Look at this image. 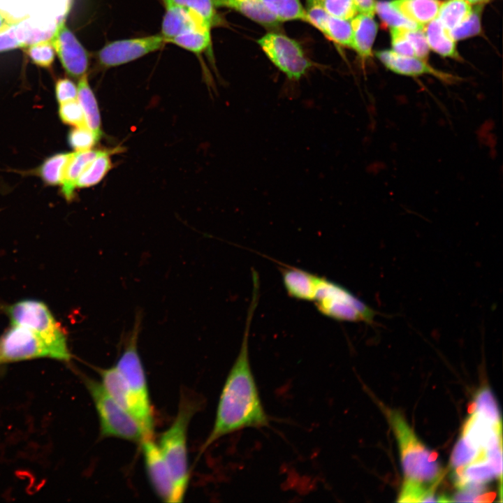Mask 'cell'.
Segmentation results:
<instances>
[{
  "instance_id": "cell-20",
  "label": "cell",
  "mask_w": 503,
  "mask_h": 503,
  "mask_svg": "<svg viewBox=\"0 0 503 503\" xmlns=\"http://www.w3.org/2000/svg\"><path fill=\"white\" fill-rule=\"evenodd\" d=\"M391 3L406 17L422 26L437 18L442 3L439 0H393Z\"/></svg>"
},
{
  "instance_id": "cell-7",
  "label": "cell",
  "mask_w": 503,
  "mask_h": 503,
  "mask_svg": "<svg viewBox=\"0 0 503 503\" xmlns=\"http://www.w3.org/2000/svg\"><path fill=\"white\" fill-rule=\"evenodd\" d=\"M85 384L96 407L102 437L138 443L146 438L137 421L110 396L101 381L86 378Z\"/></svg>"
},
{
  "instance_id": "cell-17",
  "label": "cell",
  "mask_w": 503,
  "mask_h": 503,
  "mask_svg": "<svg viewBox=\"0 0 503 503\" xmlns=\"http://www.w3.org/2000/svg\"><path fill=\"white\" fill-rule=\"evenodd\" d=\"M282 276L285 289L291 297L313 302L321 277L291 266L282 270Z\"/></svg>"
},
{
  "instance_id": "cell-46",
  "label": "cell",
  "mask_w": 503,
  "mask_h": 503,
  "mask_svg": "<svg viewBox=\"0 0 503 503\" xmlns=\"http://www.w3.org/2000/svg\"><path fill=\"white\" fill-rule=\"evenodd\" d=\"M358 11L373 16L375 12L374 0H352Z\"/></svg>"
},
{
  "instance_id": "cell-5",
  "label": "cell",
  "mask_w": 503,
  "mask_h": 503,
  "mask_svg": "<svg viewBox=\"0 0 503 503\" xmlns=\"http://www.w3.org/2000/svg\"><path fill=\"white\" fill-rule=\"evenodd\" d=\"M389 419L397 438L405 478L437 486L443 472L436 453L424 446L400 414L391 411Z\"/></svg>"
},
{
  "instance_id": "cell-2",
  "label": "cell",
  "mask_w": 503,
  "mask_h": 503,
  "mask_svg": "<svg viewBox=\"0 0 503 503\" xmlns=\"http://www.w3.org/2000/svg\"><path fill=\"white\" fill-rule=\"evenodd\" d=\"M73 0H0V15L20 48L50 39ZM2 30V31H3Z\"/></svg>"
},
{
  "instance_id": "cell-11",
  "label": "cell",
  "mask_w": 503,
  "mask_h": 503,
  "mask_svg": "<svg viewBox=\"0 0 503 503\" xmlns=\"http://www.w3.org/2000/svg\"><path fill=\"white\" fill-rule=\"evenodd\" d=\"M165 44V40L160 34L115 41L99 51L98 61L103 68L118 66L157 51Z\"/></svg>"
},
{
  "instance_id": "cell-45",
  "label": "cell",
  "mask_w": 503,
  "mask_h": 503,
  "mask_svg": "<svg viewBox=\"0 0 503 503\" xmlns=\"http://www.w3.org/2000/svg\"><path fill=\"white\" fill-rule=\"evenodd\" d=\"M484 455L496 472L497 478H500L501 481L502 474V443L484 450Z\"/></svg>"
},
{
  "instance_id": "cell-14",
  "label": "cell",
  "mask_w": 503,
  "mask_h": 503,
  "mask_svg": "<svg viewBox=\"0 0 503 503\" xmlns=\"http://www.w3.org/2000/svg\"><path fill=\"white\" fill-rule=\"evenodd\" d=\"M461 437L476 449L486 450L502 443V423L495 424L481 413L473 411L463 425Z\"/></svg>"
},
{
  "instance_id": "cell-30",
  "label": "cell",
  "mask_w": 503,
  "mask_h": 503,
  "mask_svg": "<svg viewBox=\"0 0 503 503\" xmlns=\"http://www.w3.org/2000/svg\"><path fill=\"white\" fill-rule=\"evenodd\" d=\"M437 485L427 484L406 479L398 496L399 502H437L435 495Z\"/></svg>"
},
{
  "instance_id": "cell-29",
  "label": "cell",
  "mask_w": 503,
  "mask_h": 503,
  "mask_svg": "<svg viewBox=\"0 0 503 503\" xmlns=\"http://www.w3.org/2000/svg\"><path fill=\"white\" fill-rule=\"evenodd\" d=\"M73 153H59L48 158L39 168V175L49 185L61 184Z\"/></svg>"
},
{
  "instance_id": "cell-39",
  "label": "cell",
  "mask_w": 503,
  "mask_h": 503,
  "mask_svg": "<svg viewBox=\"0 0 503 503\" xmlns=\"http://www.w3.org/2000/svg\"><path fill=\"white\" fill-rule=\"evenodd\" d=\"M59 115L65 124L74 127L87 126L82 109L77 99L61 103Z\"/></svg>"
},
{
  "instance_id": "cell-44",
  "label": "cell",
  "mask_w": 503,
  "mask_h": 503,
  "mask_svg": "<svg viewBox=\"0 0 503 503\" xmlns=\"http://www.w3.org/2000/svg\"><path fill=\"white\" fill-rule=\"evenodd\" d=\"M56 98L59 104L77 99L78 89L68 78H60L55 85Z\"/></svg>"
},
{
  "instance_id": "cell-27",
  "label": "cell",
  "mask_w": 503,
  "mask_h": 503,
  "mask_svg": "<svg viewBox=\"0 0 503 503\" xmlns=\"http://www.w3.org/2000/svg\"><path fill=\"white\" fill-rule=\"evenodd\" d=\"M472 8L467 0H448L442 2L437 18L448 30H451L470 15Z\"/></svg>"
},
{
  "instance_id": "cell-38",
  "label": "cell",
  "mask_w": 503,
  "mask_h": 503,
  "mask_svg": "<svg viewBox=\"0 0 503 503\" xmlns=\"http://www.w3.org/2000/svg\"><path fill=\"white\" fill-rule=\"evenodd\" d=\"M480 30V9L474 8L467 19L455 28L449 30V33L451 38L456 41L476 35Z\"/></svg>"
},
{
  "instance_id": "cell-40",
  "label": "cell",
  "mask_w": 503,
  "mask_h": 503,
  "mask_svg": "<svg viewBox=\"0 0 503 503\" xmlns=\"http://www.w3.org/2000/svg\"><path fill=\"white\" fill-rule=\"evenodd\" d=\"M323 5L329 15L349 21L358 13L352 0H323Z\"/></svg>"
},
{
  "instance_id": "cell-24",
  "label": "cell",
  "mask_w": 503,
  "mask_h": 503,
  "mask_svg": "<svg viewBox=\"0 0 503 503\" xmlns=\"http://www.w3.org/2000/svg\"><path fill=\"white\" fill-rule=\"evenodd\" d=\"M99 373L101 378V382L107 393L119 405L131 415L129 395L124 381L116 367L113 366L99 370Z\"/></svg>"
},
{
  "instance_id": "cell-21",
  "label": "cell",
  "mask_w": 503,
  "mask_h": 503,
  "mask_svg": "<svg viewBox=\"0 0 503 503\" xmlns=\"http://www.w3.org/2000/svg\"><path fill=\"white\" fill-rule=\"evenodd\" d=\"M100 152L101 150H89L73 153L61 184V193L67 201H70L73 198L79 177Z\"/></svg>"
},
{
  "instance_id": "cell-42",
  "label": "cell",
  "mask_w": 503,
  "mask_h": 503,
  "mask_svg": "<svg viewBox=\"0 0 503 503\" xmlns=\"http://www.w3.org/2000/svg\"><path fill=\"white\" fill-rule=\"evenodd\" d=\"M405 29L391 28V43L393 51L398 54L415 57L414 47L404 34Z\"/></svg>"
},
{
  "instance_id": "cell-36",
  "label": "cell",
  "mask_w": 503,
  "mask_h": 503,
  "mask_svg": "<svg viewBox=\"0 0 503 503\" xmlns=\"http://www.w3.org/2000/svg\"><path fill=\"white\" fill-rule=\"evenodd\" d=\"M87 126L74 127L68 136V143L76 152L91 150L101 138Z\"/></svg>"
},
{
  "instance_id": "cell-35",
  "label": "cell",
  "mask_w": 503,
  "mask_h": 503,
  "mask_svg": "<svg viewBox=\"0 0 503 503\" xmlns=\"http://www.w3.org/2000/svg\"><path fill=\"white\" fill-rule=\"evenodd\" d=\"M25 48L27 55L37 66L50 68L53 64L55 51L50 39L36 42Z\"/></svg>"
},
{
  "instance_id": "cell-32",
  "label": "cell",
  "mask_w": 503,
  "mask_h": 503,
  "mask_svg": "<svg viewBox=\"0 0 503 503\" xmlns=\"http://www.w3.org/2000/svg\"><path fill=\"white\" fill-rule=\"evenodd\" d=\"M322 34L337 44L352 48L353 31L349 20L328 15Z\"/></svg>"
},
{
  "instance_id": "cell-43",
  "label": "cell",
  "mask_w": 503,
  "mask_h": 503,
  "mask_svg": "<svg viewBox=\"0 0 503 503\" xmlns=\"http://www.w3.org/2000/svg\"><path fill=\"white\" fill-rule=\"evenodd\" d=\"M404 34L411 43L415 52V57L425 60L428 58L429 46L423 29H404Z\"/></svg>"
},
{
  "instance_id": "cell-41",
  "label": "cell",
  "mask_w": 503,
  "mask_h": 503,
  "mask_svg": "<svg viewBox=\"0 0 503 503\" xmlns=\"http://www.w3.org/2000/svg\"><path fill=\"white\" fill-rule=\"evenodd\" d=\"M305 22L317 29L321 33L328 14L323 5V0H306Z\"/></svg>"
},
{
  "instance_id": "cell-26",
  "label": "cell",
  "mask_w": 503,
  "mask_h": 503,
  "mask_svg": "<svg viewBox=\"0 0 503 503\" xmlns=\"http://www.w3.org/2000/svg\"><path fill=\"white\" fill-rule=\"evenodd\" d=\"M280 23L305 20V10L300 0H260Z\"/></svg>"
},
{
  "instance_id": "cell-18",
  "label": "cell",
  "mask_w": 503,
  "mask_h": 503,
  "mask_svg": "<svg viewBox=\"0 0 503 503\" xmlns=\"http://www.w3.org/2000/svg\"><path fill=\"white\" fill-rule=\"evenodd\" d=\"M215 7H225L237 11L251 20L277 31L280 22L265 8L260 0H212Z\"/></svg>"
},
{
  "instance_id": "cell-8",
  "label": "cell",
  "mask_w": 503,
  "mask_h": 503,
  "mask_svg": "<svg viewBox=\"0 0 503 503\" xmlns=\"http://www.w3.org/2000/svg\"><path fill=\"white\" fill-rule=\"evenodd\" d=\"M318 311L338 321L372 323L376 313L373 309L344 286L320 277L314 299Z\"/></svg>"
},
{
  "instance_id": "cell-37",
  "label": "cell",
  "mask_w": 503,
  "mask_h": 503,
  "mask_svg": "<svg viewBox=\"0 0 503 503\" xmlns=\"http://www.w3.org/2000/svg\"><path fill=\"white\" fill-rule=\"evenodd\" d=\"M481 452L461 437L453 450L451 465L454 469L463 467L474 460Z\"/></svg>"
},
{
  "instance_id": "cell-3",
  "label": "cell",
  "mask_w": 503,
  "mask_h": 503,
  "mask_svg": "<svg viewBox=\"0 0 503 503\" xmlns=\"http://www.w3.org/2000/svg\"><path fill=\"white\" fill-rule=\"evenodd\" d=\"M199 408L196 399L181 397L177 415L160 437L159 447L169 467L174 483L173 503L182 502L189 482L187 437L189 422Z\"/></svg>"
},
{
  "instance_id": "cell-12",
  "label": "cell",
  "mask_w": 503,
  "mask_h": 503,
  "mask_svg": "<svg viewBox=\"0 0 503 503\" xmlns=\"http://www.w3.org/2000/svg\"><path fill=\"white\" fill-rule=\"evenodd\" d=\"M65 22H60L50 41L66 73L72 77L80 78L88 68V54Z\"/></svg>"
},
{
  "instance_id": "cell-22",
  "label": "cell",
  "mask_w": 503,
  "mask_h": 503,
  "mask_svg": "<svg viewBox=\"0 0 503 503\" xmlns=\"http://www.w3.org/2000/svg\"><path fill=\"white\" fill-rule=\"evenodd\" d=\"M77 89V100L82 109L87 126L94 133L101 136L99 105L89 84L87 74H84L80 78Z\"/></svg>"
},
{
  "instance_id": "cell-48",
  "label": "cell",
  "mask_w": 503,
  "mask_h": 503,
  "mask_svg": "<svg viewBox=\"0 0 503 503\" xmlns=\"http://www.w3.org/2000/svg\"><path fill=\"white\" fill-rule=\"evenodd\" d=\"M467 1L468 2H469L470 3H474L480 2L483 0H467Z\"/></svg>"
},
{
  "instance_id": "cell-15",
  "label": "cell",
  "mask_w": 503,
  "mask_h": 503,
  "mask_svg": "<svg viewBox=\"0 0 503 503\" xmlns=\"http://www.w3.org/2000/svg\"><path fill=\"white\" fill-rule=\"evenodd\" d=\"M376 55L386 67L398 74L408 76L430 74L446 82H452L456 79L450 74L433 68L416 57L400 55L393 50L379 51Z\"/></svg>"
},
{
  "instance_id": "cell-4",
  "label": "cell",
  "mask_w": 503,
  "mask_h": 503,
  "mask_svg": "<svg viewBox=\"0 0 503 503\" xmlns=\"http://www.w3.org/2000/svg\"><path fill=\"white\" fill-rule=\"evenodd\" d=\"M141 319V314L137 313L133 329L115 367L126 385L131 404V415L148 438L153 437L154 423L146 376L137 349Z\"/></svg>"
},
{
  "instance_id": "cell-47",
  "label": "cell",
  "mask_w": 503,
  "mask_h": 503,
  "mask_svg": "<svg viewBox=\"0 0 503 503\" xmlns=\"http://www.w3.org/2000/svg\"><path fill=\"white\" fill-rule=\"evenodd\" d=\"M6 27V22L2 17V16L0 15V31L4 29Z\"/></svg>"
},
{
  "instance_id": "cell-34",
  "label": "cell",
  "mask_w": 503,
  "mask_h": 503,
  "mask_svg": "<svg viewBox=\"0 0 503 503\" xmlns=\"http://www.w3.org/2000/svg\"><path fill=\"white\" fill-rule=\"evenodd\" d=\"M469 411L481 413L495 424L501 423L497 402L491 391L487 388H483L477 393Z\"/></svg>"
},
{
  "instance_id": "cell-10",
  "label": "cell",
  "mask_w": 503,
  "mask_h": 503,
  "mask_svg": "<svg viewBox=\"0 0 503 503\" xmlns=\"http://www.w3.org/2000/svg\"><path fill=\"white\" fill-rule=\"evenodd\" d=\"M40 358L54 359L50 346L33 330L12 324L0 337V364Z\"/></svg>"
},
{
  "instance_id": "cell-13",
  "label": "cell",
  "mask_w": 503,
  "mask_h": 503,
  "mask_svg": "<svg viewBox=\"0 0 503 503\" xmlns=\"http://www.w3.org/2000/svg\"><path fill=\"white\" fill-rule=\"evenodd\" d=\"M140 444L145 469L154 490L162 501L173 503V480L158 444L153 437L145 438Z\"/></svg>"
},
{
  "instance_id": "cell-28",
  "label": "cell",
  "mask_w": 503,
  "mask_h": 503,
  "mask_svg": "<svg viewBox=\"0 0 503 503\" xmlns=\"http://www.w3.org/2000/svg\"><path fill=\"white\" fill-rule=\"evenodd\" d=\"M161 1L165 7H180L197 14L211 27L222 23L212 0H161Z\"/></svg>"
},
{
  "instance_id": "cell-6",
  "label": "cell",
  "mask_w": 503,
  "mask_h": 503,
  "mask_svg": "<svg viewBox=\"0 0 503 503\" xmlns=\"http://www.w3.org/2000/svg\"><path fill=\"white\" fill-rule=\"evenodd\" d=\"M6 312L11 324L24 326L41 337L52 350L55 360H70L66 334L44 302L22 300L8 306Z\"/></svg>"
},
{
  "instance_id": "cell-9",
  "label": "cell",
  "mask_w": 503,
  "mask_h": 503,
  "mask_svg": "<svg viewBox=\"0 0 503 503\" xmlns=\"http://www.w3.org/2000/svg\"><path fill=\"white\" fill-rule=\"evenodd\" d=\"M270 61L291 81H298L313 66L296 40L271 31L257 41Z\"/></svg>"
},
{
  "instance_id": "cell-25",
  "label": "cell",
  "mask_w": 503,
  "mask_h": 503,
  "mask_svg": "<svg viewBox=\"0 0 503 503\" xmlns=\"http://www.w3.org/2000/svg\"><path fill=\"white\" fill-rule=\"evenodd\" d=\"M112 151L101 150L79 177L76 187H90L100 182L112 168Z\"/></svg>"
},
{
  "instance_id": "cell-16",
  "label": "cell",
  "mask_w": 503,
  "mask_h": 503,
  "mask_svg": "<svg viewBox=\"0 0 503 503\" xmlns=\"http://www.w3.org/2000/svg\"><path fill=\"white\" fill-rule=\"evenodd\" d=\"M161 31L166 43L174 37L194 29H209L211 26L197 14L177 6H166Z\"/></svg>"
},
{
  "instance_id": "cell-31",
  "label": "cell",
  "mask_w": 503,
  "mask_h": 503,
  "mask_svg": "<svg viewBox=\"0 0 503 503\" xmlns=\"http://www.w3.org/2000/svg\"><path fill=\"white\" fill-rule=\"evenodd\" d=\"M188 51L200 54L211 45L210 30L194 29L181 34L168 41Z\"/></svg>"
},
{
  "instance_id": "cell-33",
  "label": "cell",
  "mask_w": 503,
  "mask_h": 503,
  "mask_svg": "<svg viewBox=\"0 0 503 503\" xmlns=\"http://www.w3.org/2000/svg\"><path fill=\"white\" fill-rule=\"evenodd\" d=\"M375 11L381 19L391 28H400L407 29H421L420 25L400 13L391 4V1H379L375 4Z\"/></svg>"
},
{
  "instance_id": "cell-23",
  "label": "cell",
  "mask_w": 503,
  "mask_h": 503,
  "mask_svg": "<svg viewBox=\"0 0 503 503\" xmlns=\"http://www.w3.org/2000/svg\"><path fill=\"white\" fill-rule=\"evenodd\" d=\"M422 29L432 50L444 57H458L455 41L437 18L423 25Z\"/></svg>"
},
{
  "instance_id": "cell-1",
  "label": "cell",
  "mask_w": 503,
  "mask_h": 503,
  "mask_svg": "<svg viewBox=\"0 0 503 503\" xmlns=\"http://www.w3.org/2000/svg\"><path fill=\"white\" fill-rule=\"evenodd\" d=\"M258 293L259 286L253 284L240 349L221 390L214 425L202 447L203 450L228 434L269 425V418L260 398L249 356V329L258 303Z\"/></svg>"
},
{
  "instance_id": "cell-19",
  "label": "cell",
  "mask_w": 503,
  "mask_h": 503,
  "mask_svg": "<svg viewBox=\"0 0 503 503\" xmlns=\"http://www.w3.org/2000/svg\"><path fill=\"white\" fill-rule=\"evenodd\" d=\"M350 22L353 31L352 48L362 59L369 57L377 31V24L373 16L360 13Z\"/></svg>"
}]
</instances>
